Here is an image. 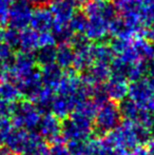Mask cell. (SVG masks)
<instances>
[{
  "mask_svg": "<svg viewBox=\"0 0 154 155\" xmlns=\"http://www.w3.org/2000/svg\"><path fill=\"white\" fill-rule=\"evenodd\" d=\"M86 16V28L84 37L87 40L100 42L110 34L111 25L116 19V10L108 1L86 2L84 8Z\"/></svg>",
  "mask_w": 154,
  "mask_h": 155,
  "instance_id": "6da1fadb",
  "label": "cell"
},
{
  "mask_svg": "<svg viewBox=\"0 0 154 155\" xmlns=\"http://www.w3.org/2000/svg\"><path fill=\"white\" fill-rule=\"evenodd\" d=\"M12 126L18 129L33 131L37 129L41 114L31 100H17L10 104V114Z\"/></svg>",
  "mask_w": 154,
  "mask_h": 155,
  "instance_id": "7a4b0ae2",
  "label": "cell"
},
{
  "mask_svg": "<svg viewBox=\"0 0 154 155\" xmlns=\"http://www.w3.org/2000/svg\"><path fill=\"white\" fill-rule=\"evenodd\" d=\"M121 119L123 118L119 113L117 104L109 100L97 109L93 123V133H95L97 137L103 136L107 132L116 128L120 124Z\"/></svg>",
  "mask_w": 154,
  "mask_h": 155,
  "instance_id": "3957f363",
  "label": "cell"
},
{
  "mask_svg": "<svg viewBox=\"0 0 154 155\" xmlns=\"http://www.w3.org/2000/svg\"><path fill=\"white\" fill-rule=\"evenodd\" d=\"M128 96L140 108L149 111L154 102V90L147 78H142L129 84Z\"/></svg>",
  "mask_w": 154,
  "mask_h": 155,
  "instance_id": "277c9868",
  "label": "cell"
},
{
  "mask_svg": "<svg viewBox=\"0 0 154 155\" xmlns=\"http://www.w3.org/2000/svg\"><path fill=\"white\" fill-rule=\"evenodd\" d=\"M32 14L33 8L31 4L25 0H15L11 3L8 23L13 29L21 31L30 25Z\"/></svg>",
  "mask_w": 154,
  "mask_h": 155,
  "instance_id": "5b68a950",
  "label": "cell"
},
{
  "mask_svg": "<svg viewBox=\"0 0 154 155\" xmlns=\"http://www.w3.org/2000/svg\"><path fill=\"white\" fill-rule=\"evenodd\" d=\"M37 129L40 136L51 143L64 141L61 135V121L52 113H47L41 116Z\"/></svg>",
  "mask_w": 154,
  "mask_h": 155,
  "instance_id": "8992f818",
  "label": "cell"
},
{
  "mask_svg": "<svg viewBox=\"0 0 154 155\" xmlns=\"http://www.w3.org/2000/svg\"><path fill=\"white\" fill-rule=\"evenodd\" d=\"M16 86L18 88L21 96H23L25 99L31 100L33 102L35 100V98L37 97L39 92L41 91V89L43 88L40 71L35 69L29 75L19 79L16 82Z\"/></svg>",
  "mask_w": 154,
  "mask_h": 155,
  "instance_id": "52a82bcc",
  "label": "cell"
},
{
  "mask_svg": "<svg viewBox=\"0 0 154 155\" xmlns=\"http://www.w3.org/2000/svg\"><path fill=\"white\" fill-rule=\"evenodd\" d=\"M53 15L49 8L39 5L33 11L30 25L36 32H51L53 29Z\"/></svg>",
  "mask_w": 154,
  "mask_h": 155,
  "instance_id": "ba28073f",
  "label": "cell"
},
{
  "mask_svg": "<svg viewBox=\"0 0 154 155\" xmlns=\"http://www.w3.org/2000/svg\"><path fill=\"white\" fill-rule=\"evenodd\" d=\"M103 88H105L109 100L118 104L119 101L127 98L129 84H128L127 79L110 77L103 84Z\"/></svg>",
  "mask_w": 154,
  "mask_h": 155,
  "instance_id": "9c48e42d",
  "label": "cell"
},
{
  "mask_svg": "<svg viewBox=\"0 0 154 155\" xmlns=\"http://www.w3.org/2000/svg\"><path fill=\"white\" fill-rule=\"evenodd\" d=\"M142 5V33L154 42V0H139Z\"/></svg>",
  "mask_w": 154,
  "mask_h": 155,
  "instance_id": "30bf717a",
  "label": "cell"
},
{
  "mask_svg": "<svg viewBox=\"0 0 154 155\" xmlns=\"http://www.w3.org/2000/svg\"><path fill=\"white\" fill-rule=\"evenodd\" d=\"M92 131L86 130L77 126L69 118H64L61 123V135L64 140H84L87 141L92 137Z\"/></svg>",
  "mask_w": 154,
  "mask_h": 155,
  "instance_id": "8fae6325",
  "label": "cell"
},
{
  "mask_svg": "<svg viewBox=\"0 0 154 155\" xmlns=\"http://www.w3.org/2000/svg\"><path fill=\"white\" fill-rule=\"evenodd\" d=\"M19 155H50V147L38 132L29 133L27 145Z\"/></svg>",
  "mask_w": 154,
  "mask_h": 155,
  "instance_id": "7c38bea8",
  "label": "cell"
},
{
  "mask_svg": "<svg viewBox=\"0 0 154 155\" xmlns=\"http://www.w3.org/2000/svg\"><path fill=\"white\" fill-rule=\"evenodd\" d=\"M40 75L43 87H48V88L56 90L60 80H61L62 75H64V71L59 65L53 62L41 67Z\"/></svg>",
  "mask_w": 154,
  "mask_h": 155,
  "instance_id": "4fadbf2b",
  "label": "cell"
},
{
  "mask_svg": "<svg viewBox=\"0 0 154 155\" xmlns=\"http://www.w3.org/2000/svg\"><path fill=\"white\" fill-rule=\"evenodd\" d=\"M28 137H29V132L27 130L15 128L12 129L8 133L4 143H5V147L8 148L11 151L19 155L27 145Z\"/></svg>",
  "mask_w": 154,
  "mask_h": 155,
  "instance_id": "5bb4252c",
  "label": "cell"
},
{
  "mask_svg": "<svg viewBox=\"0 0 154 155\" xmlns=\"http://www.w3.org/2000/svg\"><path fill=\"white\" fill-rule=\"evenodd\" d=\"M18 48L20 51L27 52V53H33L36 52L40 48L39 45V33L35 30L23 29L19 31V41Z\"/></svg>",
  "mask_w": 154,
  "mask_h": 155,
  "instance_id": "9a60e30c",
  "label": "cell"
},
{
  "mask_svg": "<svg viewBox=\"0 0 154 155\" xmlns=\"http://www.w3.org/2000/svg\"><path fill=\"white\" fill-rule=\"evenodd\" d=\"M76 107V102L70 97L55 95L54 101L52 104L51 112L59 119L68 118L69 115L73 112V110Z\"/></svg>",
  "mask_w": 154,
  "mask_h": 155,
  "instance_id": "2e32d148",
  "label": "cell"
},
{
  "mask_svg": "<svg viewBox=\"0 0 154 155\" xmlns=\"http://www.w3.org/2000/svg\"><path fill=\"white\" fill-rule=\"evenodd\" d=\"M117 106H118V110L121 115V118L133 121V123H138L143 112H144V109L140 108L137 104H135L130 98L123 99L117 104Z\"/></svg>",
  "mask_w": 154,
  "mask_h": 155,
  "instance_id": "e0dca14e",
  "label": "cell"
},
{
  "mask_svg": "<svg viewBox=\"0 0 154 155\" xmlns=\"http://www.w3.org/2000/svg\"><path fill=\"white\" fill-rule=\"evenodd\" d=\"M74 60V48L70 42H60L56 47L55 63L61 69H70Z\"/></svg>",
  "mask_w": 154,
  "mask_h": 155,
  "instance_id": "ac0fdd59",
  "label": "cell"
},
{
  "mask_svg": "<svg viewBox=\"0 0 154 155\" xmlns=\"http://www.w3.org/2000/svg\"><path fill=\"white\" fill-rule=\"evenodd\" d=\"M55 90L48 87H43L41 91L39 92L37 97L33 101L37 110L40 112V114H47V113L51 112L52 104L55 98Z\"/></svg>",
  "mask_w": 154,
  "mask_h": 155,
  "instance_id": "d6986e66",
  "label": "cell"
},
{
  "mask_svg": "<svg viewBox=\"0 0 154 155\" xmlns=\"http://www.w3.org/2000/svg\"><path fill=\"white\" fill-rule=\"evenodd\" d=\"M93 56H94V63H101L107 65L111 64L112 60L114 59V53L111 47L103 42L93 45Z\"/></svg>",
  "mask_w": 154,
  "mask_h": 155,
  "instance_id": "ffe728a7",
  "label": "cell"
},
{
  "mask_svg": "<svg viewBox=\"0 0 154 155\" xmlns=\"http://www.w3.org/2000/svg\"><path fill=\"white\" fill-rule=\"evenodd\" d=\"M20 97L21 94L14 82L2 81L0 84V98L6 104H13L20 99Z\"/></svg>",
  "mask_w": 154,
  "mask_h": 155,
  "instance_id": "44dd1931",
  "label": "cell"
},
{
  "mask_svg": "<svg viewBox=\"0 0 154 155\" xmlns=\"http://www.w3.org/2000/svg\"><path fill=\"white\" fill-rule=\"evenodd\" d=\"M114 8L119 15L142 12L139 0H114Z\"/></svg>",
  "mask_w": 154,
  "mask_h": 155,
  "instance_id": "7402d4cb",
  "label": "cell"
},
{
  "mask_svg": "<svg viewBox=\"0 0 154 155\" xmlns=\"http://www.w3.org/2000/svg\"><path fill=\"white\" fill-rule=\"evenodd\" d=\"M55 57H56L55 45H53V47L39 48L37 50V53L35 55L36 63L40 64L41 67L55 62Z\"/></svg>",
  "mask_w": 154,
  "mask_h": 155,
  "instance_id": "603a6c76",
  "label": "cell"
},
{
  "mask_svg": "<svg viewBox=\"0 0 154 155\" xmlns=\"http://www.w3.org/2000/svg\"><path fill=\"white\" fill-rule=\"evenodd\" d=\"M97 109L98 108L94 104V101L91 98H89V99H86L84 101H80L79 104H77L73 111H76L77 113H80L81 115H84V116L89 117L91 119H94Z\"/></svg>",
  "mask_w": 154,
  "mask_h": 155,
  "instance_id": "cb8c5ba5",
  "label": "cell"
},
{
  "mask_svg": "<svg viewBox=\"0 0 154 155\" xmlns=\"http://www.w3.org/2000/svg\"><path fill=\"white\" fill-rule=\"evenodd\" d=\"M69 28L74 35H82L86 28V16L84 14H75L69 23Z\"/></svg>",
  "mask_w": 154,
  "mask_h": 155,
  "instance_id": "d4e9b609",
  "label": "cell"
},
{
  "mask_svg": "<svg viewBox=\"0 0 154 155\" xmlns=\"http://www.w3.org/2000/svg\"><path fill=\"white\" fill-rule=\"evenodd\" d=\"M2 41L4 43L11 47L12 49L18 47V41H19V31L15 30L13 28L6 29L3 31V37H2Z\"/></svg>",
  "mask_w": 154,
  "mask_h": 155,
  "instance_id": "484cf974",
  "label": "cell"
},
{
  "mask_svg": "<svg viewBox=\"0 0 154 155\" xmlns=\"http://www.w3.org/2000/svg\"><path fill=\"white\" fill-rule=\"evenodd\" d=\"M12 123L6 115L0 114V146L4 143L8 133L12 130Z\"/></svg>",
  "mask_w": 154,
  "mask_h": 155,
  "instance_id": "4316f807",
  "label": "cell"
},
{
  "mask_svg": "<svg viewBox=\"0 0 154 155\" xmlns=\"http://www.w3.org/2000/svg\"><path fill=\"white\" fill-rule=\"evenodd\" d=\"M67 148L71 155H84L86 153V141L84 140H69Z\"/></svg>",
  "mask_w": 154,
  "mask_h": 155,
  "instance_id": "83f0119b",
  "label": "cell"
},
{
  "mask_svg": "<svg viewBox=\"0 0 154 155\" xmlns=\"http://www.w3.org/2000/svg\"><path fill=\"white\" fill-rule=\"evenodd\" d=\"M10 8L11 0H0V27L8 25Z\"/></svg>",
  "mask_w": 154,
  "mask_h": 155,
  "instance_id": "f1b7e54d",
  "label": "cell"
},
{
  "mask_svg": "<svg viewBox=\"0 0 154 155\" xmlns=\"http://www.w3.org/2000/svg\"><path fill=\"white\" fill-rule=\"evenodd\" d=\"M13 57H14V55H13L12 48L8 47L3 41L0 42V61L10 63L12 61Z\"/></svg>",
  "mask_w": 154,
  "mask_h": 155,
  "instance_id": "f546056e",
  "label": "cell"
},
{
  "mask_svg": "<svg viewBox=\"0 0 154 155\" xmlns=\"http://www.w3.org/2000/svg\"><path fill=\"white\" fill-rule=\"evenodd\" d=\"M56 43V39L52 32L39 33V45L42 47H53Z\"/></svg>",
  "mask_w": 154,
  "mask_h": 155,
  "instance_id": "4dcf8cb0",
  "label": "cell"
},
{
  "mask_svg": "<svg viewBox=\"0 0 154 155\" xmlns=\"http://www.w3.org/2000/svg\"><path fill=\"white\" fill-rule=\"evenodd\" d=\"M64 143V141L52 143V147H50V155H71Z\"/></svg>",
  "mask_w": 154,
  "mask_h": 155,
  "instance_id": "1f68e13d",
  "label": "cell"
},
{
  "mask_svg": "<svg viewBox=\"0 0 154 155\" xmlns=\"http://www.w3.org/2000/svg\"><path fill=\"white\" fill-rule=\"evenodd\" d=\"M148 77L147 80L150 84V86L152 87V89L154 90V61L152 63H149V69H148Z\"/></svg>",
  "mask_w": 154,
  "mask_h": 155,
  "instance_id": "d6a6232c",
  "label": "cell"
},
{
  "mask_svg": "<svg viewBox=\"0 0 154 155\" xmlns=\"http://www.w3.org/2000/svg\"><path fill=\"white\" fill-rule=\"evenodd\" d=\"M145 149H146L147 155H154V136L151 137L146 143H145Z\"/></svg>",
  "mask_w": 154,
  "mask_h": 155,
  "instance_id": "836d02e7",
  "label": "cell"
},
{
  "mask_svg": "<svg viewBox=\"0 0 154 155\" xmlns=\"http://www.w3.org/2000/svg\"><path fill=\"white\" fill-rule=\"evenodd\" d=\"M0 114L6 115V116L10 114V104H6L1 98H0Z\"/></svg>",
  "mask_w": 154,
  "mask_h": 155,
  "instance_id": "e575fe53",
  "label": "cell"
},
{
  "mask_svg": "<svg viewBox=\"0 0 154 155\" xmlns=\"http://www.w3.org/2000/svg\"><path fill=\"white\" fill-rule=\"evenodd\" d=\"M130 155H147L146 149L143 145H138L137 147H135L133 150L130 151Z\"/></svg>",
  "mask_w": 154,
  "mask_h": 155,
  "instance_id": "d590c367",
  "label": "cell"
},
{
  "mask_svg": "<svg viewBox=\"0 0 154 155\" xmlns=\"http://www.w3.org/2000/svg\"><path fill=\"white\" fill-rule=\"evenodd\" d=\"M0 155H17V154H15L14 152H12L8 148L1 147V146H0Z\"/></svg>",
  "mask_w": 154,
  "mask_h": 155,
  "instance_id": "8d00e7d4",
  "label": "cell"
},
{
  "mask_svg": "<svg viewBox=\"0 0 154 155\" xmlns=\"http://www.w3.org/2000/svg\"><path fill=\"white\" fill-rule=\"evenodd\" d=\"M25 1H27L31 5H41L45 0H25Z\"/></svg>",
  "mask_w": 154,
  "mask_h": 155,
  "instance_id": "74e56055",
  "label": "cell"
},
{
  "mask_svg": "<svg viewBox=\"0 0 154 155\" xmlns=\"http://www.w3.org/2000/svg\"><path fill=\"white\" fill-rule=\"evenodd\" d=\"M2 37H3V30L0 29V42H2Z\"/></svg>",
  "mask_w": 154,
  "mask_h": 155,
  "instance_id": "f35d334b",
  "label": "cell"
},
{
  "mask_svg": "<svg viewBox=\"0 0 154 155\" xmlns=\"http://www.w3.org/2000/svg\"><path fill=\"white\" fill-rule=\"evenodd\" d=\"M53 2H59V1H70V0H52Z\"/></svg>",
  "mask_w": 154,
  "mask_h": 155,
  "instance_id": "ab89813d",
  "label": "cell"
},
{
  "mask_svg": "<svg viewBox=\"0 0 154 155\" xmlns=\"http://www.w3.org/2000/svg\"><path fill=\"white\" fill-rule=\"evenodd\" d=\"M97 1H107V0H97Z\"/></svg>",
  "mask_w": 154,
  "mask_h": 155,
  "instance_id": "60d3db41",
  "label": "cell"
},
{
  "mask_svg": "<svg viewBox=\"0 0 154 155\" xmlns=\"http://www.w3.org/2000/svg\"><path fill=\"white\" fill-rule=\"evenodd\" d=\"M153 58H154V47H153Z\"/></svg>",
  "mask_w": 154,
  "mask_h": 155,
  "instance_id": "b9f144b4",
  "label": "cell"
}]
</instances>
